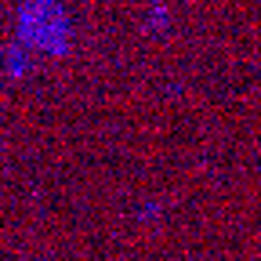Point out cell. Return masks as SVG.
Listing matches in <instances>:
<instances>
[{
    "mask_svg": "<svg viewBox=\"0 0 261 261\" xmlns=\"http://www.w3.org/2000/svg\"><path fill=\"white\" fill-rule=\"evenodd\" d=\"M15 44H22L29 55H62L69 47V18L58 0H29L18 15Z\"/></svg>",
    "mask_w": 261,
    "mask_h": 261,
    "instance_id": "6da1fadb",
    "label": "cell"
}]
</instances>
